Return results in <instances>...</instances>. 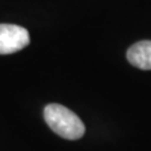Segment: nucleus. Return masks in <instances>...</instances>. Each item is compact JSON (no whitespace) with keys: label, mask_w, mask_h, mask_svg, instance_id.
Returning <instances> with one entry per match:
<instances>
[{"label":"nucleus","mask_w":151,"mask_h":151,"mask_svg":"<svg viewBox=\"0 0 151 151\" xmlns=\"http://www.w3.org/2000/svg\"><path fill=\"white\" fill-rule=\"evenodd\" d=\"M44 120L50 130L65 140H78L84 135L86 127L82 120L69 108L59 103H50L44 108Z\"/></svg>","instance_id":"nucleus-1"},{"label":"nucleus","mask_w":151,"mask_h":151,"mask_svg":"<svg viewBox=\"0 0 151 151\" xmlns=\"http://www.w3.org/2000/svg\"><path fill=\"white\" fill-rule=\"evenodd\" d=\"M30 43L25 28L15 24H0V54H12Z\"/></svg>","instance_id":"nucleus-2"},{"label":"nucleus","mask_w":151,"mask_h":151,"mask_svg":"<svg viewBox=\"0 0 151 151\" xmlns=\"http://www.w3.org/2000/svg\"><path fill=\"white\" fill-rule=\"evenodd\" d=\"M127 60L136 68L151 70V40H140L127 49Z\"/></svg>","instance_id":"nucleus-3"}]
</instances>
